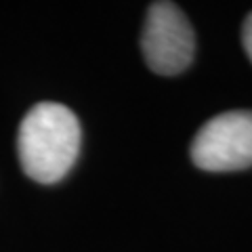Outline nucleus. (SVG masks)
<instances>
[{"instance_id": "f257e3e1", "label": "nucleus", "mask_w": 252, "mask_h": 252, "mask_svg": "<svg viewBox=\"0 0 252 252\" xmlns=\"http://www.w3.org/2000/svg\"><path fill=\"white\" fill-rule=\"evenodd\" d=\"M80 141V122L72 109L53 101L36 103L19 124L17 152L23 172L38 183H57L72 170Z\"/></svg>"}, {"instance_id": "f03ea898", "label": "nucleus", "mask_w": 252, "mask_h": 252, "mask_svg": "<svg viewBox=\"0 0 252 252\" xmlns=\"http://www.w3.org/2000/svg\"><path fill=\"white\" fill-rule=\"evenodd\" d=\"M191 160L208 172L252 166V109H233L208 120L193 137Z\"/></svg>"}, {"instance_id": "7ed1b4c3", "label": "nucleus", "mask_w": 252, "mask_h": 252, "mask_svg": "<svg viewBox=\"0 0 252 252\" xmlns=\"http://www.w3.org/2000/svg\"><path fill=\"white\" fill-rule=\"evenodd\" d=\"M141 49L149 69L160 76H177L191 63L193 30L175 2L149 4Z\"/></svg>"}, {"instance_id": "20e7f679", "label": "nucleus", "mask_w": 252, "mask_h": 252, "mask_svg": "<svg viewBox=\"0 0 252 252\" xmlns=\"http://www.w3.org/2000/svg\"><path fill=\"white\" fill-rule=\"evenodd\" d=\"M242 44H244V51H246L248 59L252 61V13L248 15L242 26Z\"/></svg>"}]
</instances>
